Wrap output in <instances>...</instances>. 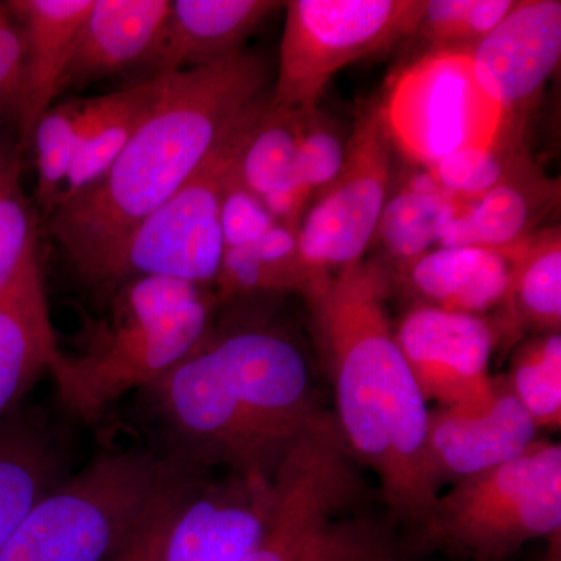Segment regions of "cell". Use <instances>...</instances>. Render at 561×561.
I'll return each instance as SVG.
<instances>
[{"label": "cell", "mask_w": 561, "mask_h": 561, "mask_svg": "<svg viewBox=\"0 0 561 561\" xmlns=\"http://www.w3.org/2000/svg\"><path fill=\"white\" fill-rule=\"evenodd\" d=\"M161 451L206 471L214 465L272 482L323 413L297 346L268 331L208 337L140 391Z\"/></svg>", "instance_id": "obj_1"}, {"label": "cell", "mask_w": 561, "mask_h": 561, "mask_svg": "<svg viewBox=\"0 0 561 561\" xmlns=\"http://www.w3.org/2000/svg\"><path fill=\"white\" fill-rule=\"evenodd\" d=\"M268 69L243 50L169 76L157 105L110 171L47 219L51 238L90 284L131 231L201 168L232 119L262 98Z\"/></svg>", "instance_id": "obj_2"}, {"label": "cell", "mask_w": 561, "mask_h": 561, "mask_svg": "<svg viewBox=\"0 0 561 561\" xmlns=\"http://www.w3.org/2000/svg\"><path fill=\"white\" fill-rule=\"evenodd\" d=\"M305 297L330 351L343 440L376 472L390 511L419 530L438 501L426 463L431 412L391 331L386 279L354 262Z\"/></svg>", "instance_id": "obj_3"}, {"label": "cell", "mask_w": 561, "mask_h": 561, "mask_svg": "<svg viewBox=\"0 0 561 561\" xmlns=\"http://www.w3.org/2000/svg\"><path fill=\"white\" fill-rule=\"evenodd\" d=\"M106 302V316L84 320L79 353H60L50 370L66 411L88 423L201 348L210 335L216 297L190 280L140 276Z\"/></svg>", "instance_id": "obj_4"}, {"label": "cell", "mask_w": 561, "mask_h": 561, "mask_svg": "<svg viewBox=\"0 0 561 561\" xmlns=\"http://www.w3.org/2000/svg\"><path fill=\"white\" fill-rule=\"evenodd\" d=\"M205 472L160 449L102 451L32 508L0 561H111Z\"/></svg>", "instance_id": "obj_5"}, {"label": "cell", "mask_w": 561, "mask_h": 561, "mask_svg": "<svg viewBox=\"0 0 561 561\" xmlns=\"http://www.w3.org/2000/svg\"><path fill=\"white\" fill-rule=\"evenodd\" d=\"M357 482L337 421L323 413L279 468L271 529L242 561H401L378 527L334 522Z\"/></svg>", "instance_id": "obj_6"}, {"label": "cell", "mask_w": 561, "mask_h": 561, "mask_svg": "<svg viewBox=\"0 0 561 561\" xmlns=\"http://www.w3.org/2000/svg\"><path fill=\"white\" fill-rule=\"evenodd\" d=\"M265 103L267 99L260 98L239 113L194 175L103 262L88 284L103 301L140 276H168L206 287L216 283L225 250V186Z\"/></svg>", "instance_id": "obj_7"}, {"label": "cell", "mask_w": 561, "mask_h": 561, "mask_svg": "<svg viewBox=\"0 0 561 561\" xmlns=\"http://www.w3.org/2000/svg\"><path fill=\"white\" fill-rule=\"evenodd\" d=\"M560 530L561 446L534 442L518 459L460 479L416 531L426 548L504 561Z\"/></svg>", "instance_id": "obj_8"}, {"label": "cell", "mask_w": 561, "mask_h": 561, "mask_svg": "<svg viewBox=\"0 0 561 561\" xmlns=\"http://www.w3.org/2000/svg\"><path fill=\"white\" fill-rule=\"evenodd\" d=\"M391 144L416 164L467 149H490L518 127L483 90L471 51L431 50L397 73L379 105Z\"/></svg>", "instance_id": "obj_9"}, {"label": "cell", "mask_w": 561, "mask_h": 561, "mask_svg": "<svg viewBox=\"0 0 561 561\" xmlns=\"http://www.w3.org/2000/svg\"><path fill=\"white\" fill-rule=\"evenodd\" d=\"M426 0H290L271 98L279 110L319 108L332 77L415 35Z\"/></svg>", "instance_id": "obj_10"}, {"label": "cell", "mask_w": 561, "mask_h": 561, "mask_svg": "<svg viewBox=\"0 0 561 561\" xmlns=\"http://www.w3.org/2000/svg\"><path fill=\"white\" fill-rule=\"evenodd\" d=\"M391 146L379 106L362 111L341 172L313 198L298 228L305 276L301 294L362 261L375 241L389 198Z\"/></svg>", "instance_id": "obj_11"}, {"label": "cell", "mask_w": 561, "mask_h": 561, "mask_svg": "<svg viewBox=\"0 0 561 561\" xmlns=\"http://www.w3.org/2000/svg\"><path fill=\"white\" fill-rule=\"evenodd\" d=\"M424 400L457 413L489 408L497 382L489 375L496 332L478 316L412 309L394 332Z\"/></svg>", "instance_id": "obj_12"}, {"label": "cell", "mask_w": 561, "mask_h": 561, "mask_svg": "<svg viewBox=\"0 0 561 561\" xmlns=\"http://www.w3.org/2000/svg\"><path fill=\"white\" fill-rule=\"evenodd\" d=\"M275 505V479L205 481L169 518L160 561H242L268 534Z\"/></svg>", "instance_id": "obj_13"}, {"label": "cell", "mask_w": 561, "mask_h": 561, "mask_svg": "<svg viewBox=\"0 0 561 561\" xmlns=\"http://www.w3.org/2000/svg\"><path fill=\"white\" fill-rule=\"evenodd\" d=\"M476 76L515 124L559 68L561 2L524 0L472 47Z\"/></svg>", "instance_id": "obj_14"}, {"label": "cell", "mask_w": 561, "mask_h": 561, "mask_svg": "<svg viewBox=\"0 0 561 561\" xmlns=\"http://www.w3.org/2000/svg\"><path fill=\"white\" fill-rule=\"evenodd\" d=\"M537 426L507 383H497L489 408L476 413L438 409L430 415L427 471L435 489L443 478L463 479L518 459L535 442Z\"/></svg>", "instance_id": "obj_15"}, {"label": "cell", "mask_w": 561, "mask_h": 561, "mask_svg": "<svg viewBox=\"0 0 561 561\" xmlns=\"http://www.w3.org/2000/svg\"><path fill=\"white\" fill-rule=\"evenodd\" d=\"M280 7L273 0H173L139 66L154 79L227 60L245 50L247 39Z\"/></svg>", "instance_id": "obj_16"}, {"label": "cell", "mask_w": 561, "mask_h": 561, "mask_svg": "<svg viewBox=\"0 0 561 561\" xmlns=\"http://www.w3.org/2000/svg\"><path fill=\"white\" fill-rule=\"evenodd\" d=\"M60 353L36 250L0 287V421L21 408Z\"/></svg>", "instance_id": "obj_17"}, {"label": "cell", "mask_w": 561, "mask_h": 561, "mask_svg": "<svg viewBox=\"0 0 561 561\" xmlns=\"http://www.w3.org/2000/svg\"><path fill=\"white\" fill-rule=\"evenodd\" d=\"M7 7L24 38V91L16 144L22 157L33 131L60 95L62 77L92 0H9Z\"/></svg>", "instance_id": "obj_18"}, {"label": "cell", "mask_w": 561, "mask_h": 561, "mask_svg": "<svg viewBox=\"0 0 561 561\" xmlns=\"http://www.w3.org/2000/svg\"><path fill=\"white\" fill-rule=\"evenodd\" d=\"M69 454L39 409L18 408L0 421V551L25 516L65 478Z\"/></svg>", "instance_id": "obj_19"}, {"label": "cell", "mask_w": 561, "mask_h": 561, "mask_svg": "<svg viewBox=\"0 0 561 561\" xmlns=\"http://www.w3.org/2000/svg\"><path fill=\"white\" fill-rule=\"evenodd\" d=\"M169 9L171 0H92L60 94L139 66L157 43Z\"/></svg>", "instance_id": "obj_20"}, {"label": "cell", "mask_w": 561, "mask_h": 561, "mask_svg": "<svg viewBox=\"0 0 561 561\" xmlns=\"http://www.w3.org/2000/svg\"><path fill=\"white\" fill-rule=\"evenodd\" d=\"M526 241L507 249L437 247L405 271L413 289L427 306L481 317L504 301L513 267Z\"/></svg>", "instance_id": "obj_21"}, {"label": "cell", "mask_w": 561, "mask_h": 561, "mask_svg": "<svg viewBox=\"0 0 561 561\" xmlns=\"http://www.w3.org/2000/svg\"><path fill=\"white\" fill-rule=\"evenodd\" d=\"M559 198V184L524 161L516 171L476 201L465 202L443 231L438 247L507 249L535 234L546 209Z\"/></svg>", "instance_id": "obj_22"}, {"label": "cell", "mask_w": 561, "mask_h": 561, "mask_svg": "<svg viewBox=\"0 0 561 561\" xmlns=\"http://www.w3.org/2000/svg\"><path fill=\"white\" fill-rule=\"evenodd\" d=\"M168 79H144L124 90L84 99L79 146L58 202L76 197L110 171L157 105Z\"/></svg>", "instance_id": "obj_23"}, {"label": "cell", "mask_w": 561, "mask_h": 561, "mask_svg": "<svg viewBox=\"0 0 561 561\" xmlns=\"http://www.w3.org/2000/svg\"><path fill=\"white\" fill-rule=\"evenodd\" d=\"M465 202L442 190L431 173H415L387 198L375 239L404 267L437 249L443 231Z\"/></svg>", "instance_id": "obj_24"}, {"label": "cell", "mask_w": 561, "mask_h": 561, "mask_svg": "<svg viewBox=\"0 0 561 561\" xmlns=\"http://www.w3.org/2000/svg\"><path fill=\"white\" fill-rule=\"evenodd\" d=\"M216 284L220 297L257 290L301 291L305 276L298 231L276 224L256 241L225 250Z\"/></svg>", "instance_id": "obj_25"}, {"label": "cell", "mask_w": 561, "mask_h": 561, "mask_svg": "<svg viewBox=\"0 0 561 561\" xmlns=\"http://www.w3.org/2000/svg\"><path fill=\"white\" fill-rule=\"evenodd\" d=\"M515 321L551 332L561 321L560 228L538 231L524 243L504 301Z\"/></svg>", "instance_id": "obj_26"}, {"label": "cell", "mask_w": 561, "mask_h": 561, "mask_svg": "<svg viewBox=\"0 0 561 561\" xmlns=\"http://www.w3.org/2000/svg\"><path fill=\"white\" fill-rule=\"evenodd\" d=\"M300 111L279 110L267 99L234 164V175L247 190L264 198L294 176ZM300 184V183H298Z\"/></svg>", "instance_id": "obj_27"}, {"label": "cell", "mask_w": 561, "mask_h": 561, "mask_svg": "<svg viewBox=\"0 0 561 561\" xmlns=\"http://www.w3.org/2000/svg\"><path fill=\"white\" fill-rule=\"evenodd\" d=\"M83 105L84 99L51 105L33 131L31 150L35 153L36 164L35 197L43 219H49L72 169Z\"/></svg>", "instance_id": "obj_28"}, {"label": "cell", "mask_w": 561, "mask_h": 561, "mask_svg": "<svg viewBox=\"0 0 561 561\" xmlns=\"http://www.w3.org/2000/svg\"><path fill=\"white\" fill-rule=\"evenodd\" d=\"M16 140L0 136V287L38 250V219L22 190Z\"/></svg>", "instance_id": "obj_29"}, {"label": "cell", "mask_w": 561, "mask_h": 561, "mask_svg": "<svg viewBox=\"0 0 561 561\" xmlns=\"http://www.w3.org/2000/svg\"><path fill=\"white\" fill-rule=\"evenodd\" d=\"M513 393L524 405L535 426L560 430L561 423V335L551 332L530 342L516 356Z\"/></svg>", "instance_id": "obj_30"}, {"label": "cell", "mask_w": 561, "mask_h": 561, "mask_svg": "<svg viewBox=\"0 0 561 561\" xmlns=\"http://www.w3.org/2000/svg\"><path fill=\"white\" fill-rule=\"evenodd\" d=\"M515 0H426L415 35L434 49L471 50L515 7Z\"/></svg>", "instance_id": "obj_31"}, {"label": "cell", "mask_w": 561, "mask_h": 561, "mask_svg": "<svg viewBox=\"0 0 561 561\" xmlns=\"http://www.w3.org/2000/svg\"><path fill=\"white\" fill-rule=\"evenodd\" d=\"M516 140L518 135H511L490 149L460 150L424 171L442 190L463 202L476 201L527 161L513 144Z\"/></svg>", "instance_id": "obj_32"}, {"label": "cell", "mask_w": 561, "mask_h": 561, "mask_svg": "<svg viewBox=\"0 0 561 561\" xmlns=\"http://www.w3.org/2000/svg\"><path fill=\"white\" fill-rule=\"evenodd\" d=\"M348 139L339 125L319 108L300 111L294 176L312 201L327 190L345 162Z\"/></svg>", "instance_id": "obj_33"}, {"label": "cell", "mask_w": 561, "mask_h": 561, "mask_svg": "<svg viewBox=\"0 0 561 561\" xmlns=\"http://www.w3.org/2000/svg\"><path fill=\"white\" fill-rule=\"evenodd\" d=\"M275 225L264 202L243 186L232 168L221 198L220 227L225 250L256 241Z\"/></svg>", "instance_id": "obj_34"}, {"label": "cell", "mask_w": 561, "mask_h": 561, "mask_svg": "<svg viewBox=\"0 0 561 561\" xmlns=\"http://www.w3.org/2000/svg\"><path fill=\"white\" fill-rule=\"evenodd\" d=\"M24 91V38L5 2H0V121L16 130Z\"/></svg>", "instance_id": "obj_35"}, {"label": "cell", "mask_w": 561, "mask_h": 561, "mask_svg": "<svg viewBox=\"0 0 561 561\" xmlns=\"http://www.w3.org/2000/svg\"><path fill=\"white\" fill-rule=\"evenodd\" d=\"M194 491V490H192ZM191 491V493H192ZM190 493V494H191ZM186 494V496H190ZM184 496V497H186ZM173 502L168 508L158 513L131 538V541L111 561H160L162 535L173 511L179 507L181 501Z\"/></svg>", "instance_id": "obj_36"}, {"label": "cell", "mask_w": 561, "mask_h": 561, "mask_svg": "<svg viewBox=\"0 0 561 561\" xmlns=\"http://www.w3.org/2000/svg\"><path fill=\"white\" fill-rule=\"evenodd\" d=\"M549 541H551V548L546 553L545 561H560V534L553 535Z\"/></svg>", "instance_id": "obj_37"}]
</instances>
